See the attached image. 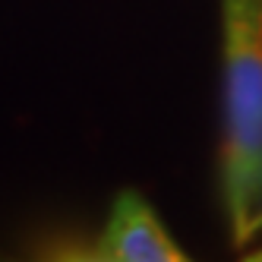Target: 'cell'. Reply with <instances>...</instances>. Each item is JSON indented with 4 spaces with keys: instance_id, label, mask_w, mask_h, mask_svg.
I'll return each instance as SVG.
<instances>
[{
    "instance_id": "cell-1",
    "label": "cell",
    "mask_w": 262,
    "mask_h": 262,
    "mask_svg": "<svg viewBox=\"0 0 262 262\" xmlns=\"http://www.w3.org/2000/svg\"><path fill=\"white\" fill-rule=\"evenodd\" d=\"M221 4V205L247 250L262 234V0Z\"/></svg>"
},
{
    "instance_id": "cell-2",
    "label": "cell",
    "mask_w": 262,
    "mask_h": 262,
    "mask_svg": "<svg viewBox=\"0 0 262 262\" xmlns=\"http://www.w3.org/2000/svg\"><path fill=\"white\" fill-rule=\"evenodd\" d=\"M82 259L92 262H180L186 250L171 237L158 212L139 190H120L111 202L101 234Z\"/></svg>"
},
{
    "instance_id": "cell-3",
    "label": "cell",
    "mask_w": 262,
    "mask_h": 262,
    "mask_svg": "<svg viewBox=\"0 0 262 262\" xmlns=\"http://www.w3.org/2000/svg\"><path fill=\"white\" fill-rule=\"evenodd\" d=\"M243 259H250V262H262V247H256L253 253H247V256H243Z\"/></svg>"
}]
</instances>
